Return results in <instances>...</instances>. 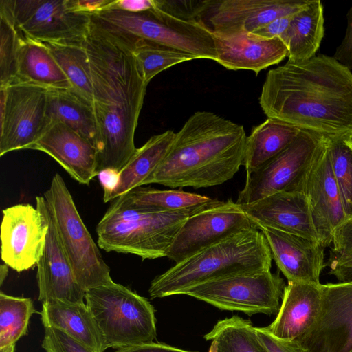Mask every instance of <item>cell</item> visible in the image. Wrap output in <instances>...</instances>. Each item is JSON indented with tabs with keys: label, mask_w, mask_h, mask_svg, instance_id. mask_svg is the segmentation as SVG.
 <instances>
[{
	"label": "cell",
	"mask_w": 352,
	"mask_h": 352,
	"mask_svg": "<svg viewBox=\"0 0 352 352\" xmlns=\"http://www.w3.org/2000/svg\"><path fill=\"white\" fill-rule=\"evenodd\" d=\"M42 347L46 352H96L59 329L45 327Z\"/></svg>",
	"instance_id": "obj_37"
},
{
	"label": "cell",
	"mask_w": 352,
	"mask_h": 352,
	"mask_svg": "<svg viewBox=\"0 0 352 352\" xmlns=\"http://www.w3.org/2000/svg\"><path fill=\"white\" fill-rule=\"evenodd\" d=\"M319 316L297 339L307 352L352 351V280L322 284Z\"/></svg>",
	"instance_id": "obj_15"
},
{
	"label": "cell",
	"mask_w": 352,
	"mask_h": 352,
	"mask_svg": "<svg viewBox=\"0 0 352 352\" xmlns=\"http://www.w3.org/2000/svg\"><path fill=\"white\" fill-rule=\"evenodd\" d=\"M43 196L36 197V208L28 204L3 210L1 253L4 264L21 272L37 265L48 231Z\"/></svg>",
	"instance_id": "obj_14"
},
{
	"label": "cell",
	"mask_w": 352,
	"mask_h": 352,
	"mask_svg": "<svg viewBox=\"0 0 352 352\" xmlns=\"http://www.w3.org/2000/svg\"><path fill=\"white\" fill-rule=\"evenodd\" d=\"M41 320L44 326L60 329L96 352L108 347L88 306L58 299L42 302Z\"/></svg>",
	"instance_id": "obj_24"
},
{
	"label": "cell",
	"mask_w": 352,
	"mask_h": 352,
	"mask_svg": "<svg viewBox=\"0 0 352 352\" xmlns=\"http://www.w3.org/2000/svg\"><path fill=\"white\" fill-rule=\"evenodd\" d=\"M294 14L277 18L252 33L267 38H280L288 29Z\"/></svg>",
	"instance_id": "obj_42"
},
{
	"label": "cell",
	"mask_w": 352,
	"mask_h": 352,
	"mask_svg": "<svg viewBox=\"0 0 352 352\" xmlns=\"http://www.w3.org/2000/svg\"><path fill=\"white\" fill-rule=\"evenodd\" d=\"M34 312L30 298L15 297L0 293V349L15 344L28 331Z\"/></svg>",
	"instance_id": "obj_33"
},
{
	"label": "cell",
	"mask_w": 352,
	"mask_h": 352,
	"mask_svg": "<svg viewBox=\"0 0 352 352\" xmlns=\"http://www.w3.org/2000/svg\"><path fill=\"white\" fill-rule=\"evenodd\" d=\"M212 202L168 212L126 205L115 199L96 226L98 245L106 252L132 254L143 260L165 257L187 219Z\"/></svg>",
	"instance_id": "obj_6"
},
{
	"label": "cell",
	"mask_w": 352,
	"mask_h": 352,
	"mask_svg": "<svg viewBox=\"0 0 352 352\" xmlns=\"http://www.w3.org/2000/svg\"><path fill=\"white\" fill-rule=\"evenodd\" d=\"M272 256L257 228L234 234L175 263L155 276L148 289L151 298L182 293L194 286L232 276L271 270Z\"/></svg>",
	"instance_id": "obj_4"
},
{
	"label": "cell",
	"mask_w": 352,
	"mask_h": 352,
	"mask_svg": "<svg viewBox=\"0 0 352 352\" xmlns=\"http://www.w3.org/2000/svg\"><path fill=\"white\" fill-rule=\"evenodd\" d=\"M85 299L108 348L151 343L156 338L153 306L129 288L112 282L87 290Z\"/></svg>",
	"instance_id": "obj_7"
},
{
	"label": "cell",
	"mask_w": 352,
	"mask_h": 352,
	"mask_svg": "<svg viewBox=\"0 0 352 352\" xmlns=\"http://www.w3.org/2000/svg\"><path fill=\"white\" fill-rule=\"evenodd\" d=\"M264 234L272 259L288 281L320 284L326 266L324 249L318 241L271 228L256 226Z\"/></svg>",
	"instance_id": "obj_19"
},
{
	"label": "cell",
	"mask_w": 352,
	"mask_h": 352,
	"mask_svg": "<svg viewBox=\"0 0 352 352\" xmlns=\"http://www.w3.org/2000/svg\"><path fill=\"white\" fill-rule=\"evenodd\" d=\"M85 41L74 44L44 43L69 79L72 89L92 104L91 70Z\"/></svg>",
	"instance_id": "obj_32"
},
{
	"label": "cell",
	"mask_w": 352,
	"mask_h": 352,
	"mask_svg": "<svg viewBox=\"0 0 352 352\" xmlns=\"http://www.w3.org/2000/svg\"><path fill=\"white\" fill-rule=\"evenodd\" d=\"M112 1L74 0V5L78 12L90 15L106 9Z\"/></svg>",
	"instance_id": "obj_46"
},
{
	"label": "cell",
	"mask_w": 352,
	"mask_h": 352,
	"mask_svg": "<svg viewBox=\"0 0 352 352\" xmlns=\"http://www.w3.org/2000/svg\"><path fill=\"white\" fill-rule=\"evenodd\" d=\"M48 231L43 254L37 263L38 300L84 302L85 290L77 282L45 199Z\"/></svg>",
	"instance_id": "obj_21"
},
{
	"label": "cell",
	"mask_w": 352,
	"mask_h": 352,
	"mask_svg": "<svg viewBox=\"0 0 352 352\" xmlns=\"http://www.w3.org/2000/svg\"><path fill=\"white\" fill-rule=\"evenodd\" d=\"M22 35L6 10L0 6V88L17 82Z\"/></svg>",
	"instance_id": "obj_36"
},
{
	"label": "cell",
	"mask_w": 352,
	"mask_h": 352,
	"mask_svg": "<svg viewBox=\"0 0 352 352\" xmlns=\"http://www.w3.org/2000/svg\"><path fill=\"white\" fill-rule=\"evenodd\" d=\"M91 28L131 51L140 42L188 53L196 59L217 60L212 30L203 22L181 19L156 8L130 12L107 9L90 14Z\"/></svg>",
	"instance_id": "obj_5"
},
{
	"label": "cell",
	"mask_w": 352,
	"mask_h": 352,
	"mask_svg": "<svg viewBox=\"0 0 352 352\" xmlns=\"http://www.w3.org/2000/svg\"><path fill=\"white\" fill-rule=\"evenodd\" d=\"M204 338L211 342L209 352H268L252 322L238 316L219 321Z\"/></svg>",
	"instance_id": "obj_30"
},
{
	"label": "cell",
	"mask_w": 352,
	"mask_h": 352,
	"mask_svg": "<svg viewBox=\"0 0 352 352\" xmlns=\"http://www.w3.org/2000/svg\"><path fill=\"white\" fill-rule=\"evenodd\" d=\"M175 133L167 130L151 137L137 148L128 163L120 172L119 182L111 192L109 201L131 190L142 186L143 182L155 171L166 155Z\"/></svg>",
	"instance_id": "obj_28"
},
{
	"label": "cell",
	"mask_w": 352,
	"mask_h": 352,
	"mask_svg": "<svg viewBox=\"0 0 352 352\" xmlns=\"http://www.w3.org/2000/svg\"><path fill=\"white\" fill-rule=\"evenodd\" d=\"M116 199L126 205L168 212L191 210L214 200L205 195L180 190H158L142 186L137 187Z\"/></svg>",
	"instance_id": "obj_31"
},
{
	"label": "cell",
	"mask_w": 352,
	"mask_h": 352,
	"mask_svg": "<svg viewBox=\"0 0 352 352\" xmlns=\"http://www.w3.org/2000/svg\"><path fill=\"white\" fill-rule=\"evenodd\" d=\"M326 266L329 267V273L340 282L352 280V256L330 254Z\"/></svg>",
	"instance_id": "obj_41"
},
{
	"label": "cell",
	"mask_w": 352,
	"mask_h": 352,
	"mask_svg": "<svg viewBox=\"0 0 352 352\" xmlns=\"http://www.w3.org/2000/svg\"><path fill=\"white\" fill-rule=\"evenodd\" d=\"M49 104L53 122L65 124L97 149V124L91 103L72 89H49Z\"/></svg>",
	"instance_id": "obj_29"
},
{
	"label": "cell",
	"mask_w": 352,
	"mask_h": 352,
	"mask_svg": "<svg viewBox=\"0 0 352 352\" xmlns=\"http://www.w3.org/2000/svg\"><path fill=\"white\" fill-rule=\"evenodd\" d=\"M255 330L257 337L268 352H307L297 339L278 338L265 327H255Z\"/></svg>",
	"instance_id": "obj_38"
},
{
	"label": "cell",
	"mask_w": 352,
	"mask_h": 352,
	"mask_svg": "<svg viewBox=\"0 0 352 352\" xmlns=\"http://www.w3.org/2000/svg\"><path fill=\"white\" fill-rule=\"evenodd\" d=\"M329 159L348 219H352V137L328 140Z\"/></svg>",
	"instance_id": "obj_35"
},
{
	"label": "cell",
	"mask_w": 352,
	"mask_h": 352,
	"mask_svg": "<svg viewBox=\"0 0 352 352\" xmlns=\"http://www.w3.org/2000/svg\"><path fill=\"white\" fill-rule=\"evenodd\" d=\"M322 284L288 281L276 318L265 328L284 340L298 339L316 322L321 308Z\"/></svg>",
	"instance_id": "obj_23"
},
{
	"label": "cell",
	"mask_w": 352,
	"mask_h": 352,
	"mask_svg": "<svg viewBox=\"0 0 352 352\" xmlns=\"http://www.w3.org/2000/svg\"><path fill=\"white\" fill-rule=\"evenodd\" d=\"M8 265L6 264L1 265L0 267V283L1 285L3 284V282L6 277L7 276L8 270Z\"/></svg>",
	"instance_id": "obj_47"
},
{
	"label": "cell",
	"mask_w": 352,
	"mask_h": 352,
	"mask_svg": "<svg viewBox=\"0 0 352 352\" xmlns=\"http://www.w3.org/2000/svg\"><path fill=\"white\" fill-rule=\"evenodd\" d=\"M270 118L331 140L352 137V72L333 56L270 69L258 98Z\"/></svg>",
	"instance_id": "obj_1"
},
{
	"label": "cell",
	"mask_w": 352,
	"mask_h": 352,
	"mask_svg": "<svg viewBox=\"0 0 352 352\" xmlns=\"http://www.w3.org/2000/svg\"><path fill=\"white\" fill-rule=\"evenodd\" d=\"M15 344H12L9 346H7L3 349H0V352H14Z\"/></svg>",
	"instance_id": "obj_48"
},
{
	"label": "cell",
	"mask_w": 352,
	"mask_h": 352,
	"mask_svg": "<svg viewBox=\"0 0 352 352\" xmlns=\"http://www.w3.org/2000/svg\"><path fill=\"white\" fill-rule=\"evenodd\" d=\"M212 34L216 62L229 70L247 69L257 75L288 56V50L279 37L267 38L242 30H212Z\"/></svg>",
	"instance_id": "obj_18"
},
{
	"label": "cell",
	"mask_w": 352,
	"mask_h": 352,
	"mask_svg": "<svg viewBox=\"0 0 352 352\" xmlns=\"http://www.w3.org/2000/svg\"><path fill=\"white\" fill-rule=\"evenodd\" d=\"M131 52L147 85L161 72L177 64L196 59L182 51L149 42L137 43Z\"/></svg>",
	"instance_id": "obj_34"
},
{
	"label": "cell",
	"mask_w": 352,
	"mask_h": 352,
	"mask_svg": "<svg viewBox=\"0 0 352 352\" xmlns=\"http://www.w3.org/2000/svg\"><path fill=\"white\" fill-rule=\"evenodd\" d=\"M298 192L308 199L320 244L329 247L336 229L348 219L333 173L327 139L307 170Z\"/></svg>",
	"instance_id": "obj_16"
},
{
	"label": "cell",
	"mask_w": 352,
	"mask_h": 352,
	"mask_svg": "<svg viewBox=\"0 0 352 352\" xmlns=\"http://www.w3.org/2000/svg\"><path fill=\"white\" fill-rule=\"evenodd\" d=\"M240 206L256 226L271 228L320 243L308 199L301 192H279Z\"/></svg>",
	"instance_id": "obj_20"
},
{
	"label": "cell",
	"mask_w": 352,
	"mask_h": 352,
	"mask_svg": "<svg viewBox=\"0 0 352 352\" xmlns=\"http://www.w3.org/2000/svg\"><path fill=\"white\" fill-rule=\"evenodd\" d=\"M247 135L243 125L206 111L186 121L143 185L195 189L222 184L243 166Z\"/></svg>",
	"instance_id": "obj_3"
},
{
	"label": "cell",
	"mask_w": 352,
	"mask_h": 352,
	"mask_svg": "<svg viewBox=\"0 0 352 352\" xmlns=\"http://www.w3.org/2000/svg\"><path fill=\"white\" fill-rule=\"evenodd\" d=\"M85 45L98 131L97 173L120 172L137 149L135 132L148 85L131 51L91 26Z\"/></svg>",
	"instance_id": "obj_2"
},
{
	"label": "cell",
	"mask_w": 352,
	"mask_h": 352,
	"mask_svg": "<svg viewBox=\"0 0 352 352\" xmlns=\"http://www.w3.org/2000/svg\"><path fill=\"white\" fill-rule=\"evenodd\" d=\"M30 149L44 152L54 159L81 184L89 185L97 173L96 148L65 124L54 121Z\"/></svg>",
	"instance_id": "obj_22"
},
{
	"label": "cell",
	"mask_w": 352,
	"mask_h": 352,
	"mask_svg": "<svg viewBox=\"0 0 352 352\" xmlns=\"http://www.w3.org/2000/svg\"><path fill=\"white\" fill-rule=\"evenodd\" d=\"M310 0H204L200 16L216 31L253 32L273 20L295 14Z\"/></svg>",
	"instance_id": "obj_17"
},
{
	"label": "cell",
	"mask_w": 352,
	"mask_h": 352,
	"mask_svg": "<svg viewBox=\"0 0 352 352\" xmlns=\"http://www.w3.org/2000/svg\"><path fill=\"white\" fill-rule=\"evenodd\" d=\"M116 352H190L165 344L151 342L119 349Z\"/></svg>",
	"instance_id": "obj_45"
},
{
	"label": "cell",
	"mask_w": 352,
	"mask_h": 352,
	"mask_svg": "<svg viewBox=\"0 0 352 352\" xmlns=\"http://www.w3.org/2000/svg\"><path fill=\"white\" fill-rule=\"evenodd\" d=\"M98 177L104 190V202L107 203L109 201L110 195L118 184L120 172L110 168L105 169L98 173Z\"/></svg>",
	"instance_id": "obj_44"
},
{
	"label": "cell",
	"mask_w": 352,
	"mask_h": 352,
	"mask_svg": "<svg viewBox=\"0 0 352 352\" xmlns=\"http://www.w3.org/2000/svg\"><path fill=\"white\" fill-rule=\"evenodd\" d=\"M324 140L318 134L300 130L284 151L257 170L246 174L236 203L248 204L279 192L298 191Z\"/></svg>",
	"instance_id": "obj_12"
},
{
	"label": "cell",
	"mask_w": 352,
	"mask_h": 352,
	"mask_svg": "<svg viewBox=\"0 0 352 352\" xmlns=\"http://www.w3.org/2000/svg\"><path fill=\"white\" fill-rule=\"evenodd\" d=\"M43 197L78 284L86 292L113 282L109 267L102 258L58 173L52 177Z\"/></svg>",
	"instance_id": "obj_8"
},
{
	"label": "cell",
	"mask_w": 352,
	"mask_h": 352,
	"mask_svg": "<svg viewBox=\"0 0 352 352\" xmlns=\"http://www.w3.org/2000/svg\"><path fill=\"white\" fill-rule=\"evenodd\" d=\"M53 122L49 89L27 82L0 88V156L30 149Z\"/></svg>",
	"instance_id": "obj_9"
},
{
	"label": "cell",
	"mask_w": 352,
	"mask_h": 352,
	"mask_svg": "<svg viewBox=\"0 0 352 352\" xmlns=\"http://www.w3.org/2000/svg\"><path fill=\"white\" fill-rule=\"evenodd\" d=\"M25 37L52 43H82L90 15L78 12L74 0H0Z\"/></svg>",
	"instance_id": "obj_10"
},
{
	"label": "cell",
	"mask_w": 352,
	"mask_h": 352,
	"mask_svg": "<svg viewBox=\"0 0 352 352\" xmlns=\"http://www.w3.org/2000/svg\"><path fill=\"white\" fill-rule=\"evenodd\" d=\"M154 8V0H113L104 9L120 10L130 12H140Z\"/></svg>",
	"instance_id": "obj_43"
},
{
	"label": "cell",
	"mask_w": 352,
	"mask_h": 352,
	"mask_svg": "<svg viewBox=\"0 0 352 352\" xmlns=\"http://www.w3.org/2000/svg\"><path fill=\"white\" fill-rule=\"evenodd\" d=\"M300 129L279 120L267 118L254 126L247 136L243 166L247 173L259 169L284 151L296 138Z\"/></svg>",
	"instance_id": "obj_27"
},
{
	"label": "cell",
	"mask_w": 352,
	"mask_h": 352,
	"mask_svg": "<svg viewBox=\"0 0 352 352\" xmlns=\"http://www.w3.org/2000/svg\"><path fill=\"white\" fill-rule=\"evenodd\" d=\"M324 35V7L320 0H310L294 14L280 38L288 50V61H304L315 56Z\"/></svg>",
	"instance_id": "obj_25"
},
{
	"label": "cell",
	"mask_w": 352,
	"mask_h": 352,
	"mask_svg": "<svg viewBox=\"0 0 352 352\" xmlns=\"http://www.w3.org/2000/svg\"><path fill=\"white\" fill-rule=\"evenodd\" d=\"M330 254L352 256V219H347L334 232Z\"/></svg>",
	"instance_id": "obj_39"
},
{
	"label": "cell",
	"mask_w": 352,
	"mask_h": 352,
	"mask_svg": "<svg viewBox=\"0 0 352 352\" xmlns=\"http://www.w3.org/2000/svg\"><path fill=\"white\" fill-rule=\"evenodd\" d=\"M286 285L279 273L271 270L245 273L206 282L182 294L204 301L220 309L248 315L278 314Z\"/></svg>",
	"instance_id": "obj_11"
},
{
	"label": "cell",
	"mask_w": 352,
	"mask_h": 352,
	"mask_svg": "<svg viewBox=\"0 0 352 352\" xmlns=\"http://www.w3.org/2000/svg\"><path fill=\"white\" fill-rule=\"evenodd\" d=\"M256 225L232 199H214L205 208L192 214L175 237L166 257L178 263L198 252Z\"/></svg>",
	"instance_id": "obj_13"
},
{
	"label": "cell",
	"mask_w": 352,
	"mask_h": 352,
	"mask_svg": "<svg viewBox=\"0 0 352 352\" xmlns=\"http://www.w3.org/2000/svg\"><path fill=\"white\" fill-rule=\"evenodd\" d=\"M16 82L34 84L49 89H72L69 79L46 45L23 35Z\"/></svg>",
	"instance_id": "obj_26"
},
{
	"label": "cell",
	"mask_w": 352,
	"mask_h": 352,
	"mask_svg": "<svg viewBox=\"0 0 352 352\" xmlns=\"http://www.w3.org/2000/svg\"><path fill=\"white\" fill-rule=\"evenodd\" d=\"M352 352V351H351Z\"/></svg>",
	"instance_id": "obj_49"
},
{
	"label": "cell",
	"mask_w": 352,
	"mask_h": 352,
	"mask_svg": "<svg viewBox=\"0 0 352 352\" xmlns=\"http://www.w3.org/2000/svg\"><path fill=\"white\" fill-rule=\"evenodd\" d=\"M346 20L345 35L341 43L337 47L333 57L352 72V8L347 12Z\"/></svg>",
	"instance_id": "obj_40"
}]
</instances>
